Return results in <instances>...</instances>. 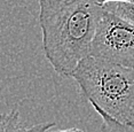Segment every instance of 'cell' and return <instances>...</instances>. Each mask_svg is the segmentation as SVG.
<instances>
[{
	"instance_id": "1",
	"label": "cell",
	"mask_w": 134,
	"mask_h": 132,
	"mask_svg": "<svg viewBox=\"0 0 134 132\" xmlns=\"http://www.w3.org/2000/svg\"><path fill=\"white\" fill-rule=\"evenodd\" d=\"M103 10L95 0H39L42 51L57 75L71 77L91 54Z\"/></svg>"
},
{
	"instance_id": "5",
	"label": "cell",
	"mask_w": 134,
	"mask_h": 132,
	"mask_svg": "<svg viewBox=\"0 0 134 132\" xmlns=\"http://www.w3.org/2000/svg\"><path fill=\"white\" fill-rule=\"evenodd\" d=\"M93 108L95 109V112L102 118V125H101L102 132H134L133 128L119 123L118 121H116L115 118H112L111 116H109L107 113L103 112L102 109L97 108V107H93Z\"/></svg>"
},
{
	"instance_id": "9",
	"label": "cell",
	"mask_w": 134,
	"mask_h": 132,
	"mask_svg": "<svg viewBox=\"0 0 134 132\" xmlns=\"http://www.w3.org/2000/svg\"><path fill=\"white\" fill-rule=\"evenodd\" d=\"M53 132H56V131H53Z\"/></svg>"
},
{
	"instance_id": "2",
	"label": "cell",
	"mask_w": 134,
	"mask_h": 132,
	"mask_svg": "<svg viewBox=\"0 0 134 132\" xmlns=\"http://www.w3.org/2000/svg\"><path fill=\"white\" fill-rule=\"evenodd\" d=\"M71 77L92 107L134 129V68L88 55L77 64Z\"/></svg>"
},
{
	"instance_id": "3",
	"label": "cell",
	"mask_w": 134,
	"mask_h": 132,
	"mask_svg": "<svg viewBox=\"0 0 134 132\" xmlns=\"http://www.w3.org/2000/svg\"><path fill=\"white\" fill-rule=\"evenodd\" d=\"M90 55L134 68V24L104 8Z\"/></svg>"
},
{
	"instance_id": "8",
	"label": "cell",
	"mask_w": 134,
	"mask_h": 132,
	"mask_svg": "<svg viewBox=\"0 0 134 132\" xmlns=\"http://www.w3.org/2000/svg\"><path fill=\"white\" fill-rule=\"evenodd\" d=\"M56 132H85L83 130L78 128H70V129H65V130H57Z\"/></svg>"
},
{
	"instance_id": "6",
	"label": "cell",
	"mask_w": 134,
	"mask_h": 132,
	"mask_svg": "<svg viewBox=\"0 0 134 132\" xmlns=\"http://www.w3.org/2000/svg\"><path fill=\"white\" fill-rule=\"evenodd\" d=\"M104 8L111 10L112 13L119 15L120 17L127 20L134 24V2L111 1L104 5Z\"/></svg>"
},
{
	"instance_id": "4",
	"label": "cell",
	"mask_w": 134,
	"mask_h": 132,
	"mask_svg": "<svg viewBox=\"0 0 134 132\" xmlns=\"http://www.w3.org/2000/svg\"><path fill=\"white\" fill-rule=\"evenodd\" d=\"M54 122H46L35 125H25L17 110H10L7 114H0V132H53Z\"/></svg>"
},
{
	"instance_id": "7",
	"label": "cell",
	"mask_w": 134,
	"mask_h": 132,
	"mask_svg": "<svg viewBox=\"0 0 134 132\" xmlns=\"http://www.w3.org/2000/svg\"><path fill=\"white\" fill-rule=\"evenodd\" d=\"M96 2H99L100 5L104 6L105 4L108 2H111V1H121V2H134V0H95Z\"/></svg>"
}]
</instances>
